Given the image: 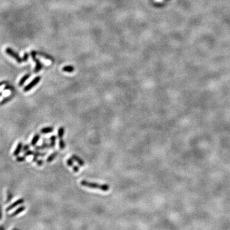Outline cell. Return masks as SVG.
<instances>
[{"instance_id": "5", "label": "cell", "mask_w": 230, "mask_h": 230, "mask_svg": "<svg viewBox=\"0 0 230 230\" xmlns=\"http://www.w3.org/2000/svg\"><path fill=\"white\" fill-rule=\"evenodd\" d=\"M24 203V199L23 198H20V199H17V200L14 203H13L12 205H10L9 207H7V208H6V211L7 212L10 211V210H11L12 209H13V208H14L15 207H17L18 205H22V204H23Z\"/></svg>"}, {"instance_id": "7", "label": "cell", "mask_w": 230, "mask_h": 230, "mask_svg": "<svg viewBox=\"0 0 230 230\" xmlns=\"http://www.w3.org/2000/svg\"><path fill=\"white\" fill-rule=\"evenodd\" d=\"M72 159L73 160H74L75 161H76L78 163L79 165H80L81 166H85V162L82 159L81 157H79V156L76 155H72Z\"/></svg>"}, {"instance_id": "31", "label": "cell", "mask_w": 230, "mask_h": 230, "mask_svg": "<svg viewBox=\"0 0 230 230\" xmlns=\"http://www.w3.org/2000/svg\"><path fill=\"white\" fill-rule=\"evenodd\" d=\"M37 159H38L37 157H35V156L33 157V162H36L37 161V160H38Z\"/></svg>"}, {"instance_id": "21", "label": "cell", "mask_w": 230, "mask_h": 230, "mask_svg": "<svg viewBox=\"0 0 230 230\" xmlns=\"http://www.w3.org/2000/svg\"><path fill=\"white\" fill-rule=\"evenodd\" d=\"M65 142L63 141V139H60V141H59V147H60V148L61 149V150H64V149L65 148Z\"/></svg>"}, {"instance_id": "34", "label": "cell", "mask_w": 230, "mask_h": 230, "mask_svg": "<svg viewBox=\"0 0 230 230\" xmlns=\"http://www.w3.org/2000/svg\"><path fill=\"white\" fill-rule=\"evenodd\" d=\"M13 230H18V229H14Z\"/></svg>"}, {"instance_id": "32", "label": "cell", "mask_w": 230, "mask_h": 230, "mask_svg": "<svg viewBox=\"0 0 230 230\" xmlns=\"http://www.w3.org/2000/svg\"><path fill=\"white\" fill-rule=\"evenodd\" d=\"M0 230H5L3 226H0Z\"/></svg>"}, {"instance_id": "3", "label": "cell", "mask_w": 230, "mask_h": 230, "mask_svg": "<svg viewBox=\"0 0 230 230\" xmlns=\"http://www.w3.org/2000/svg\"><path fill=\"white\" fill-rule=\"evenodd\" d=\"M5 52H6V53L7 54L9 55L10 56H11L14 60H16L18 63H21L22 62H23L22 61V58H20L19 54L17 53L16 51H14L12 49L10 48V47H7L6 49V50H5Z\"/></svg>"}, {"instance_id": "8", "label": "cell", "mask_w": 230, "mask_h": 230, "mask_svg": "<svg viewBox=\"0 0 230 230\" xmlns=\"http://www.w3.org/2000/svg\"><path fill=\"white\" fill-rule=\"evenodd\" d=\"M53 131L54 128L53 127H44L40 130L41 134H48L53 132Z\"/></svg>"}, {"instance_id": "25", "label": "cell", "mask_w": 230, "mask_h": 230, "mask_svg": "<svg viewBox=\"0 0 230 230\" xmlns=\"http://www.w3.org/2000/svg\"><path fill=\"white\" fill-rule=\"evenodd\" d=\"M25 160H26L25 156L17 157V159H16V160H17V162H24Z\"/></svg>"}, {"instance_id": "26", "label": "cell", "mask_w": 230, "mask_h": 230, "mask_svg": "<svg viewBox=\"0 0 230 230\" xmlns=\"http://www.w3.org/2000/svg\"><path fill=\"white\" fill-rule=\"evenodd\" d=\"M29 148H30V145H28V144H25L24 146L22 148V151H23L24 152H25L28 150Z\"/></svg>"}, {"instance_id": "29", "label": "cell", "mask_w": 230, "mask_h": 230, "mask_svg": "<svg viewBox=\"0 0 230 230\" xmlns=\"http://www.w3.org/2000/svg\"><path fill=\"white\" fill-rule=\"evenodd\" d=\"M7 83H8V82H7V81H1V82H0V87H1V86H3V85H6V84H7Z\"/></svg>"}, {"instance_id": "12", "label": "cell", "mask_w": 230, "mask_h": 230, "mask_svg": "<svg viewBox=\"0 0 230 230\" xmlns=\"http://www.w3.org/2000/svg\"><path fill=\"white\" fill-rule=\"evenodd\" d=\"M40 138V136L39 134H36L35 135L34 137L33 138L32 140H31V145L32 146H35L36 144H37L38 141H39V139Z\"/></svg>"}, {"instance_id": "6", "label": "cell", "mask_w": 230, "mask_h": 230, "mask_svg": "<svg viewBox=\"0 0 230 230\" xmlns=\"http://www.w3.org/2000/svg\"><path fill=\"white\" fill-rule=\"evenodd\" d=\"M73 160H74L72 159V157H71V158H69V159L67 160V164L68 166L72 168L74 172H78L79 171V168L77 166H75V165L74 164V161H73Z\"/></svg>"}, {"instance_id": "14", "label": "cell", "mask_w": 230, "mask_h": 230, "mask_svg": "<svg viewBox=\"0 0 230 230\" xmlns=\"http://www.w3.org/2000/svg\"><path fill=\"white\" fill-rule=\"evenodd\" d=\"M30 74H26V75H24L22 78L20 79V81H19V86H23L24 84L25 83V82L29 78H30Z\"/></svg>"}, {"instance_id": "17", "label": "cell", "mask_w": 230, "mask_h": 230, "mask_svg": "<svg viewBox=\"0 0 230 230\" xmlns=\"http://www.w3.org/2000/svg\"><path fill=\"white\" fill-rule=\"evenodd\" d=\"M49 140H50L51 147L52 148H54L55 144H56V137L55 136H51L49 138Z\"/></svg>"}, {"instance_id": "1", "label": "cell", "mask_w": 230, "mask_h": 230, "mask_svg": "<svg viewBox=\"0 0 230 230\" xmlns=\"http://www.w3.org/2000/svg\"><path fill=\"white\" fill-rule=\"evenodd\" d=\"M81 185L83 187L91 188V189H96L100 190L102 191L106 192L109 190V186L107 184H100L95 182H90L86 180H82L81 182Z\"/></svg>"}, {"instance_id": "2", "label": "cell", "mask_w": 230, "mask_h": 230, "mask_svg": "<svg viewBox=\"0 0 230 230\" xmlns=\"http://www.w3.org/2000/svg\"><path fill=\"white\" fill-rule=\"evenodd\" d=\"M36 51H32L31 52V58L33 59V60L34 61V62L35 63V64H36V66H35V68L34 69V72L35 73H38V72H40L41 69H42V64L41 63V62L40 61V60L38 59H37L36 57Z\"/></svg>"}, {"instance_id": "19", "label": "cell", "mask_w": 230, "mask_h": 230, "mask_svg": "<svg viewBox=\"0 0 230 230\" xmlns=\"http://www.w3.org/2000/svg\"><path fill=\"white\" fill-rule=\"evenodd\" d=\"M38 54L40 56H41L44 57V58H46L47 60H51L52 61H54V58L52 56H49V55L47 54H45L44 53H38Z\"/></svg>"}, {"instance_id": "27", "label": "cell", "mask_w": 230, "mask_h": 230, "mask_svg": "<svg viewBox=\"0 0 230 230\" xmlns=\"http://www.w3.org/2000/svg\"><path fill=\"white\" fill-rule=\"evenodd\" d=\"M36 162L38 166H42L43 164H44V160H37V161H36Z\"/></svg>"}, {"instance_id": "22", "label": "cell", "mask_w": 230, "mask_h": 230, "mask_svg": "<svg viewBox=\"0 0 230 230\" xmlns=\"http://www.w3.org/2000/svg\"><path fill=\"white\" fill-rule=\"evenodd\" d=\"M47 155V152H35L34 155L35 157H44Z\"/></svg>"}, {"instance_id": "23", "label": "cell", "mask_w": 230, "mask_h": 230, "mask_svg": "<svg viewBox=\"0 0 230 230\" xmlns=\"http://www.w3.org/2000/svg\"><path fill=\"white\" fill-rule=\"evenodd\" d=\"M28 58H29L28 53H25L24 54V56H23V58H22V61H23V62H26V61H28Z\"/></svg>"}, {"instance_id": "30", "label": "cell", "mask_w": 230, "mask_h": 230, "mask_svg": "<svg viewBox=\"0 0 230 230\" xmlns=\"http://www.w3.org/2000/svg\"><path fill=\"white\" fill-rule=\"evenodd\" d=\"M2 219V210H1V207L0 206V221Z\"/></svg>"}, {"instance_id": "15", "label": "cell", "mask_w": 230, "mask_h": 230, "mask_svg": "<svg viewBox=\"0 0 230 230\" xmlns=\"http://www.w3.org/2000/svg\"><path fill=\"white\" fill-rule=\"evenodd\" d=\"M63 71L65 72H69V73H71L74 71V67L73 66L71 65H67L65 66L63 68Z\"/></svg>"}, {"instance_id": "11", "label": "cell", "mask_w": 230, "mask_h": 230, "mask_svg": "<svg viewBox=\"0 0 230 230\" xmlns=\"http://www.w3.org/2000/svg\"><path fill=\"white\" fill-rule=\"evenodd\" d=\"M25 209H26V207H24V206H21V207H19V208H17V209L16 210V211L12 213L11 215H10V217H15V216L17 215H19V213H22V212L24 211V210H25Z\"/></svg>"}, {"instance_id": "16", "label": "cell", "mask_w": 230, "mask_h": 230, "mask_svg": "<svg viewBox=\"0 0 230 230\" xmlns=\"http://www.w3.org/2000/svg\"><path fill=\"white\" fill-rule=\"evenodd\" d=\"M65 134V128L63 127H60L58 129V136L60 139H63V136Z\"/></svg>"}, {"instance_id": "10", "label": "cell", "mask_w": 230, "mask_h": 230, "mask_svg": "<svg viewBox=\"0 0 230 230\" xmlns=\"http://www.w3.org/2000/svg\"><path fill=\"white\" fill-rule=\"evenodd\" d=\"M22 142H19V143H18V144H17L16 150H15L14 153H13V155H14V156H17V155H19V153H20V152H21V150H22Z\"/></svg>"}, {"instance_id": "4", "label": "cell", "mask_w": 230, "mask_h": 230, "mask_svg": "<svg viewBox=\"0 0 230 230\" xmlns=\"http://www.w3.org/2000/svg\"><path fill=\"white\" fill-rule=\"evenodd\" d=\"M40 80L41 76H36V77H35V78L31 81V82H30L28 85H27V86H26L24 88L23 91H24V92H28V91H29L30 90H31L35 86H36V85H38V83L40 81Z\"/></svg>"}, {"instance_id": "33", "label": "cell", "mask_w": 230, "mask_h": 230, "mask_svg": "<svg viewBox=\"0 0 230 230\" xmlns=\"http://www.w3.org/2000/svg\"><path fill=\"white\" fill-rule=\"evenodd\" d=\"M2 95H3V93H0V97H1V96Z\"/></svg>"}, {"instance_id": "24", "label": "cell", "mask_w": 230, "mask_h": 230, "mask_svg": "<svg viewBox=\"0 0 230 230\" xmlns=\"http://www.w3.org/2000/svg\"><path fill=\"white\" fill-rule=\"evenodd\" d=\"M35 152L31 150H28L25 152L24 153V156L27 157V156H30V155H34Z\"/></svg>"}, {"instance_id": "18", "label": "cell", "mask_w": 230, "mask_h": 230, "mask_svg": "<svg viewBox=\"0 0 230 230\" xmlns=\"http://www.w3.org/2000/svg\"><path fill=\"white\" fill-rule=\"evenodd\" d=\"M12 99V95H9L8 97H5V99H3V100L0 102V106L4 105V104H5L9 102L10 100H11Z\"/></svg>"}, {"instance_id": "13", "label": "cell", "mask_w": 230, "mask_h": 230, "mask_svg": "<svg viewBox=\"0 0 230 230\" xmlns=\"http://www.w3.org/2000/svg\"><path fill=\"white\" fill-rule=\"evenodd\" d=\"M58 151H56V152H54L53 153H51L49 156L47 157V162L50 163L51 162H53L54 160V159L56 157V156L58 155Z\"/></svg>"}, {"instance_id": "28", "label": "cell", "mask_w": 230, "mask_h": 230, "mask_svg": "<svg viewBox=\"0 0 230 230\" xmlns=\"http://www.w3.org/2000/svg\"><path fill=\"white\" fill-rule=\"evenodd\" d=\"M7 89H10V90H12L13 89V87L10 85H6L5 86V87L3 88V90H7Z\"/></svg>"}, {"instance_id": "20", "label": "cell", "mask_w": 230, "mask_h": 230, "mask_svg": "<svg viewBox=\"0 0 230 230\" xmlns=\"http://www.w3.org/2000/svg\"><path fill=\"white\" fill-rule=\"evenodd\" d=\"M12 197H13L12 194V193L10 192V191L8 190V191H7V197H6V203H9V202L12 200Z\"/></svg>"}, {"instance_id": "9", "label": "cell", "mask_w": 230, "mask_h": 230, "mask_svg": "<svg viewBox=\"0 0 230 230\" xmlns=\"http://www.w3.org/2000/svg\"><path fill=\"white\" fill-rule=\"evenodd\" d=\"M51 147V145L47 142H43V144L40 146H36V147L35 148V150H45V149H48Z\"/></svg>"}]
</instances>
